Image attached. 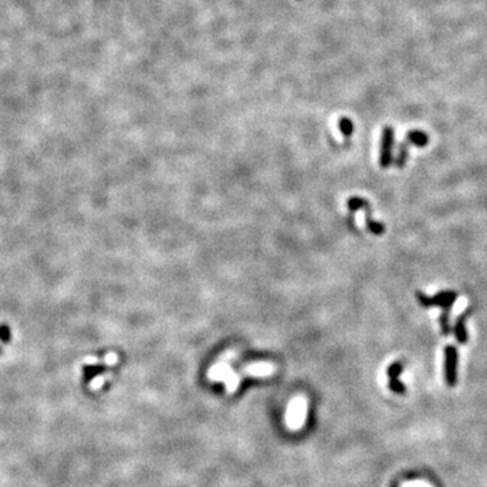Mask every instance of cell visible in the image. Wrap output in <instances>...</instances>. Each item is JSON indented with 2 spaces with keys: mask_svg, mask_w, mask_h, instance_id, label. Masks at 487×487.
Instances as JSON below:
<instances>
[{
  "mask_svg": "<svg viewBox=\"0 0 487 487\" xmlns=\"http://www.w3.org/2000/svg\"><path fill=\"white\" fill-rule=\"evenodd\" d=\"M470 313H471V309L466 310V312L461 314L460 317L456 319L455 322L453 333H455L456 340H457L460 344H466L467 341H468V333H467V329H466V321L467 318L470 317Z\"/></svg>",
  "mask_w": 487,
  "mask_h": 487,
  "instance_id": "5b68a950",
  "label": "cell"
},
{
  "mask_svg": "<svg viewBox=\"0 0 487 487\" xmlns=\"http://www.w3.org/2000/svg\"><path fill=\"white\" fill-rule=\"evenodd\" d=\"M406 141H409L410 143H413L416 146H418V148H424V146L428 145L429 137L426 133L421 132V130H412V132L408 133Z\"/></svg>",
  "mask_w": 487,
  "mask_h": 487,
  "instance_id": "8992f818",
  "label": "cell"
},
{
  "mask_svg": "<svg viewBox=\"0 0 487 487\" xmlns=\"http://www.w3.org/2000/svg\"><path fill=\"white\" fill-rule=\"evenodd\" d=\"M406 160H408V145H406V143H401V145H399V153H398L395 164H397V167H399V168H402L403 165H405V163H406Z\"/></svg>",
  "mask_w": 487,
  "mask_h": 487,
  "instance_id": "9c48e42d",
  "label": "cell"
},
{
  "mask_svg": "<svg viewBox=\"0 0 487 487\" xmlns=\"http://www.w3.org/2000/svg\"><path fill=\"white\" fill-rule=\"evenodd\" d=\"M340 126H341L343 132H344L347 136H349L350 133H352V129H353V126H352V122H350L348 118H343V119L340 121Z\"/></svg>",
  "mask_w": 487,
  "mask_h": 487,
  "instance_id": "4fadbf2b",
  "label": "cell"
},
{
  "mask_svg": "<svg viewBox=\"0 0 487 487\" xmlns=\"http://www.w3.org/2000/svg\"><path fill=\"white\" fill-rule=\"evenodd\" d=\"M417 298L421 306L424 307H441L443 310H451L453 303L457 299V292L455 291H440L434 297H428L421 291L417 292Z\"/></svg>",
  "mask_w": 487,
  "mask_h": 487,
  "instance_id": "6da1fadb",
  "label": "cell"
},
{
  "mask_svg": "<svg viewBox=\"0 0 487 487\" xmlns=\"http://www.w3.org/2000/svg\"><path fill=\"white\" fill-rule=\"evenodd\" d=\"M402 371H403V368H402V364H401V363H394V364H391L390 367H388V370H387V375L390 376V379H394V378H398V376L401 375V374H402Z\"/></svg>",
  "mask_w": 487,
  "mask_h": 487,
  "instance_id": "7c38bea8",
  "label": "cell"
},
{
  "mask_svg": "<svg viewBox=\"0 0 487 487\" xmlns=\"http://www.w3.org/2000/svg\"><path fill=\"white\" fill-rule=\"evenodd\" d=\"M392 145H394V129L391 126H387L383 130V138H382L381 165L383 168H387L391 164Z\"/></svg>",
  "mask_w": 487,
  "mask_h": 487,
  "instance_id": "277c9868",
  "label": "cell"
},
{
  "mask_svg": "<svg viewBox=\"0 0 487 487\" xmlns=\"http://www.w3.org/2000/svg\"><path fill=\"white\" fill-rule=\"evenodd\" d=\"M0 341L3 344H8L11 341V329L7 323H0Z\"/></svg>",
  "mask_w": 487,
  "mask_h": 487,
  "instance_id": "8fae6325",
  "label": "cell"
},
{
  "mask_svg": "<svg viewBox=\"0 0 487 487\" xmlns=\"http://www.w3.org/2000/svg\"><path fill=\"white\" fill-rule=\"evenodd\" d=\"M0 353H1V347H0Z\"/></svg>",
  "mask_w": 487,
  "mask_h": 487,
  "instance_id": "9a60e30c",
  "label": "cell"
},
{
  "mask_svg": "<svg viewBox=\"0 0 487 487\" xmlns=\"http://www.w3.org/2000/svg\"><path fill=\"white\" fill-rule=\"evenodd\" d=\"M107 371V365L104 364H99V365H84L83 367V378H84V382H91L95 376L102 375L103 372Z\"/></svg>",
  "mask_w": 487,
  "mask_h": 487,
  "instance_id": "52a82bcc",
  "label": "cell"
},
{
  "mask_svg": "<svg viewBox=\"0 0 487 487\" xmlns=\"http://www.w3.org/2000/svg\"><path fill=\"white\" fill-rule=\"evenodd\" d=\"M444 359L445 382L450 387H455L457 383V364H459V352L455 345L445 347Z\"/></svg>",
  "mask_w": 487,
  "mask_h": 487,
  "instance_id": "7a4b0ae2",
  "label": "cell"
},
{
  "mask_svg": "<svg viewBox=\"0 0 487 487\" xmlns=\"http://www.w3.org/2000/svg\"><path fill=\"white\" fill-rule=\"evenodd\" d=\"M388 386H390V388H391L392 391L397 392V394H405V392H406V387H405V384H403L402 382L399 381L398 378L390 379Z\"/></svg>",
  "mask_w": 487,
  "mask_h": 487,
  "instance_id": "30bf717a",
  "label": "cell"
},
{
  "mask_svg": "<svg viewBox=\"0 0 487 487\" xmlns=\"http://www.w3.org/2000/svg\"><path fill=\"white\" fill-rule=\"evenodd\" d=\"M306 418V401L302 398H297L291 402L287 414V422L291 429H299Z\"/></svg>",
  "mask_w": 487,
  "mask_h": 487,
  "instance_id": "3957f363",
  "label": "cell"
},
{
  "mask_svg": "<svg viewBox=\"0 0 487 487\" xmlns=\"http://www.w3.org/2000/svg\"><path fill=\"white\" fill-rule=\"evenodd\" d=\"M440 326H441V333L447 337L451 333L450 310H443L441 315H440Z\"/></svg>",
  "mask_w": 487,
  "mask_h": 487,
  "instance_id": "ba28073f",
  "label": "cell"
},
{
  "mask_svg": "<svg viewBox=\"0 0 487 487\" xmlns=\"http://www.w3.org/2000/svg\"><path fill=\"white\" fill-rule=\"evenodd\" d=\"M271 368L270 367H256V370H250V374H253V375H267V374H270L271 372Z\"/></svg>",
  "mask_w": 487,
  "mask_h": 487,
  "instance_id": "5bb4252c",
  "label": "cell"
}]
</instances>
